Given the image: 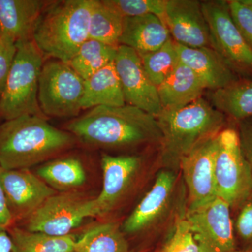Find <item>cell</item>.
<instances>
[{"label":"cell","mask_w":252,"mask_h":252,"mask_svg":"<svg viewBox=\"0 0 252 252\" xmlns=\"http://www.w3.org/2000/svg\"><path fill=\"white\" fill-rule=\"evenodd\" d=\"M67 129L84 143L106 148L160 144L162 137L157 118L129 104L94 107L74 119Z\"/></svg>","instance_id":"6da1fadb"},{"label":"cell","mask_w":252,"mask_h":252,"mask_svg":"<svg viewBox=\"0 0 252 252\" xmlns=\"http://www.w3.org/2000/svg\"><path fill=\"white\" fill-rule=\"evenodd\" d=\"M161 132L158 164L180 172L182 158L197 145L223 130L225 116L200 97L185 107L164 111L157 117Z\"/></svg>","instance_id":"7a4b0ae2"},{"label":"cell","mask_w":252,"mask_h":252,"mask_svg":"<svg viewBox=\"0 0 252 252\" xmlns=\"http://www.w3.org/2000/svg\"><path fill=\"white\" fill-rule=\"evenodd\" d=\"M70 132L51 125L45 118L27 115L0 124V167L29 169L70 148Z\"/></svg>","instance_id":"3957f363"},{"label":"cell","mask_w":252,"mask_h":252,"mask_svg":"<svg viewBox=\"0 0 252 252\" xmlns=\"http://www.w3.org/2000/svg\"><path fill=\"white\" fill-rule=\"evenodd\" d=\"M94 0L51 3L41 15L32 40L43 56L68 63L89 39Z\"/></svg>","instance_id":"277c9868"},{"label":"cell","mask_w":252,"mask_h":252,"mask_svg":"<svg viewBox=\"0 0 252 252\" xmlns=\"http://www.w3.org/2000/svg\"><path fill=\"white\" fill-rule=\"evenodd\" d=\"M187 191L180 172L161 169L152 188L123 223L124 233L130 235L158 231L185 215Z\"/></svg>","instance_id":"5b68a950"},{"label":"cell","mask_w":252,"mask_h":252,"mask_svg":"<svg viewBox=\"0 0 252 252\" xmlns=\"http://www.w3.org/2000/svg\"><path fill=\"white\" fill-rule=\"evenodd\" d=\"M44 56L32 39L16 43V53L0 97V119L23 116L45 118L38 101L39 79Z\"/></svg>","instance_id":"8992f818"},{"label":"cell","mask_w":252,"mask_h":252,"mask_svg":"<svg viewBox=\"0 0 252 252\" xmlns=\"http://www.w3.org/2000/svg\"><path fill=\"white\" fill-rule=\"evenodd\" d=\"M217 196L235 210L252 192V173L242 151L238 132L220 131L215 162Z\"/></svg>","instance_id":"52a82bcc"},{"label":"cell","mask_w":252,"mask_h":252,"mask_svg":"<svg viewBox=\"0 0 252 252\" xmlns=\"http://www.w3.org/2000/svg\"><path fill=\"white\" fill-rule=\"evenodd\" d=\"M84 88V79L67 63L59 60L44 63L38 89L41 112L46 117H78Z\"/></svg>","instance_id":"ba28073f"},{"label":"cell","mask_w":252,"mask_h":252,"mask_svg":"<svg viewBox=\"0 0 252 252\" xmlns=\"http://www.w3.org/2000/svg\"><path fill=\"white\" fill-rule=\"evenodd\" d=\"M212 48L236 74H252V50L232 18L228 1H201Z\"/></svg>","instance_id":"9c48e42d"},{"label":"cell","mask_w":252,"mask_h":252,"mask_svg":"<svg viewBox=\"0 0 252 252\" xmlns=\"http://www.w3.org/2000/svg\"><path fill=\"white\" fill-rule=\"evenodd\" d=\"M96 215L94 199L74 191L61 192L46 199L27 219L26 229L64 236L89 217Z\"/></svg>","instance_id":"30bf717a"},{"label":"cell","mask_w":252,"mask_h":252,"mask_svg":"<svg viewBox=\"0 0 252 252\" xmlns=\"http://www.w3.org/2000/svg\"><path fill=\"white\" fill-rule=\"evenodd\" d=\"M230 210L218 196L187 209L185 219L200 252H231L238 248Z\"/></svg>","instance_id":"8fae6325"},{"label":"cell","mask_w":252,"mask_h":252,"mask_svg":"<svg viewBox=\"0 0 252 252\" xmlns=\"http://www.w3.org/2000/svg\"><path fill=\"white\" fill-rule=\"evenodd\" d=\"M219 134L199 143L181 162L180 172L187 189V208L198 206L217 196L215 162Z\"/></svg>","instance_id":"7c38bea8"},{"label":"cell","mask_w":252,"mask_h":252,"mask_svg":"<svg viewBox=\"0 0 252 252\" xmlns=\"http://www.w3.org/2000/svg\"><path fill=\"white\" fill-rule=\"evenodd\" d=\"M126 104L157 118L162 108L157 86L144 70L140 55L127 46L118 47L114 60Z\"/></svg>","instance_id":"4fadbf2b"},{"label":"cell","mask_w":252,"mask_h":252,"mask_svg":"<svg viewBox=\"0 0 252 252\" xmlns=\"http://www.w3.org/2000/svg\"><path fill=\"white\" fill-rule=\"evenodd\" d=\"M103 185L94 198L96 215H107L123 203L140 178L143 160L138 156L104 154L101 159Z\"/></svg>","instance_id":"5bb4252c"},{"label":"cell","mask_w":252,"mask_h":252,"mask_svg":"<svg viewBox=\"0 0 252 252\" xmlns=\"http://www.w3.org/2000/svg\"><path fill=\"white\" fill-rule=\"evenodd\" d=\"M0 179L14 221L27 220L46 199L56 193L29 169L1 168Z\"/></svg>","instance_id":"9a60e30c"},{"label":"cell","mask_w":252,"mask_h":252,"mask_svg":"<svg viewBox=\"0 0 252 252\" xmlns=\"http://www.w3.org/2000/svg\"><path fill=\"white\" fill-rule=\"evenodd\" d=\"M162 20L173 41L191 48H212L210 31L197 0H166Z\"/></svg>","instance_id":"2e32d148"},{"label":"cell","mask_w":252,"mask_h":252,"mask_svg":"<svg viewBox=\"0 0 252 252\" xmlns=\"http://www.w3.org/2000/svg\"><path fill=\"white\" fill-rule=\"evenodd\" d=\"M175 46L180 62L198 76L206 89L218 90L238 80L236 73L212 48H191L176 42Z\"/></svg>","instance_id":"e0dca14e"},{"label":"cell","mask_w":252,"mask_h":252,"mask_svg":"<svg viewBox=\"0 0 252 252\" xmlns=\"http://www.w3.org/2000/svg\"><path fill=\"white\" fill-rule=\"evenodd\" d=\"M50 4L41 0H0L1 35L16 43L32 39L41 15Z\"/></svg>","instance_id":"ac0fdd59"},{"label":"cell","mask_w":252,"mask_h":252,"mask_svg":"<svg viewBox=\"0 0 252 252\" xmlns=\"http://www.w3.org/2000/svg\"><path fill=\"white\" fill-rule=\"evenodd\" d=\"M171 38L163 21L158 16L147 14L124 18L119 46H127L138 54L160 49Z\"/></svg>","instance_id":"d6986e66"},{"label":"cell","mask_w":252,"mask_h":252,"mask_svg":"<svg viewBox=\"0 0 252 252\" xmlns=\"http://www.w3.org/2000/svg\"><path fill=\"white\" fill-rule=\"evenodd\" d=\"M205 89L198 76L180 61L173 72L158 87L162 110L185 107L201 97Z\"/></svg>","instance_id":"ffe728a7"},{"label":"cell","mask_w":252,"mask_h":252,"mask_svg":"<svg viewBox=\"0 0 252 252\" xmlns=\"http://www.w3.org/2000/svg\"><path fill=\"white\" fill-rule=\"evenodd\" d=\"M126 102L114 61L84 80L82 109L100 107H122Z\"/></svg>","instance_id":"44dd1931"},{"label":"cell","mask_w":252,"mask_h":252,"mask_svg":"<svg viewBox=\"0 0 252 252\" xmlns=\"http://www.w3.org/2000/svg\"><path fill=\"white\" fill-rule=\"evenodd\" d=\"M211 104L237 122L252 117V80H240L214 91Z\"/></svg>","instance_id":"7402d4cb"},{"label":"cell","mask_w":252,"mask_h":252,"mask_svg":"<svg viewBox=\"0 0 252 252\" xmlns=\"http://www.w3.org/2000/svg\"><path fill=\"white\" fill-rule=\"evenodd\" d=\"M75 252H131L122 227L108 221L91 227L77 239Z\"/></svg>","instance_id":"603a6c76"},{"label":"cell","mask_w":252,"mask_h":252,"mask_svg":"<svg viewBox=\"0 0 252 252\" xmlns=\"http://www.w3.org/2000/svg\"><path fill=\"white\" fill-rule=\"evenodd\" d=\"M36 175L55 190L72 191L85 184L84 165L75 158H65L47 162L39 167Z\"/></svg>","instance_id":"cb8c5ba5"},{"label":"cell","mask_w":252,"mask_h":252,"mask_svg":"<svg viewBox=\"0 0 252 252\" xmlns=\"http://www.w3.org/2000/svg\"><path fill=\"white\" fill-rule=\"evenodd\" d=\"M8 233L13 252H75L77 238L72 234L54 236L19 227H12Z\"/></svg>","instance_id":"d4e9b609"},{"label":"cell","mask_w":252,"mask_h":252,"mask_svg":"<svg viewBox=\"0 0 252 252\" xmlns=\"http://www.w3.org/2000/svg\"><path fill=\"white\" fill-rule=\"evenodd\" d=\"M124 18L106 4L104 0H94L91 12L89 39L118 48Z\"/></svg>","instance_id":"484cf974"},{"label":"cell","mask_w":252,"mask_h":252,"mask_svg":"<svg viewBox=\"0 0 252 252\" xmlns=\"http://www.w3.org/2000/svg\"><path fill=\"white\" fill-rule=\"evenodd\" d=\"M118 48L94 39H87L67 63L79 77L86 80L115 60Z\"/></svg>","instance_id":"4316f807"},{"label":"cell","mask_w":252,"mask_h":252,"mask_svg":"<svg viewBox=\"0 0 252 252\" xmlns=\"http://www.w3.org/2000/svg\"><path fill=\"white\" fill-rule=\"evenodd\" d=\"M140 56L144 70L157 88L170 75L180 63L175 42L172 38L157 51L140 54Z\"/></svg>","instance_id":"83f0119b"},{"label":"cell","mask_w":252,"mask_h":252,"mask_svg":"<svg viewBox=\"0 0 252 252\" xmlns=\"http://www.w3.org/2000/svg\"><path fill=\"white\" fill-rule=\"evenodd\" d=\"M123 18L154 14L162 19L166 0H104Z\"/></svg>","instance_id":"f1b7e54d"},{"label":"cell","mask_w":252,"mask_h":252,"mask_svg":"<svg viewBox=\"0 0 252 252\" xmlns=\"http://www.w3.org/2000/svg\"><path fill=\"white\" fill-rule=\"evenodd\" d=\"M185 216L176 220L170 238L158 252H200Z\"/></svg>","instance_id":"f546056e"},{"label":"cell","mask_w":252,"mask_h":252,"mask_svg":"<svg viewBox=\"0 0 252 252\" xmlns=\"http://www.w3.org/2000/svg\"><path fill=\"white\" fill-rule=\"evenodd\" d=\"M235 210L233 220L235 238L241 243V248L252 249V192Z\"/></svg>","instance_id":"4dcf8cb0"},{"label":"cell","mask_w":252,"mask_h":252,"mask_svg":"<svg viewBox=\"0 0 252 252\" xmlns=\"http://www.w3.org/2000/svg\"><path fill=\"white\" fill-rule=\"evenodd\" d=\"M228 6L233 21L252 50V10L245 0H230Z\"/></svg>","instance_id":"1f68e13d"},{"label":"cell","mask_w":252,"mask_h":252,"mask_svg":"<svg viewBox=\"0 0 252 252\" xmlns=\"http://www.w3.org/2000/svg\"><path fill=\"white\" fill-rule=\"evenodd\" d=\"M16 53V43L8 36H0V97L4 90Z\"/></svg>","instance_id":"d6a6232c"},{"label":"cell","mask_w":252,"mask_h":252,"mask_svg":"<svg viewBox=\"0 0 252 252\" xmlns=\"http://www.w3.org/2000/svg\"><path fill=\"white\" fill-rule=\"evenodd\" d=\"M238 135L242 151L252 173V122H240Z\"/></svg>","instance_id":"836d02e7"},{"label":"cell","mask_w":252,"mask_h":252,"mask_svg":"<svg viewBox=\"0 0 252 252\" xmlns=\"http://www.w3.org/2000/svg\"><path fill=\"white\" fill-rule=\"evenodd\" d=\"M14 222L0 179V232L8 231L10 228H12Z\"/></svg>","instance_id":"e575fe53"},{"label":"cell","mask_w":252,"mask_h":252,"mask_svg":"<svg viewBox=\"0 0 252 252\" xmlns=\"http://www.w3.org/2000/svg\"><path fill=\"white\" fill-rule=\"evenodd\" d=\"M0 252H13V243L8 231L0 232Z\"/></svg>","instance_id":"d590c367"},{"label":"cell","mask_w":252,"mask_h":252,"mask_svg":"<svg viewBox=\"0 0 252 252\" xmlns=\"http://www.w3.org/2000/svg\"><path fill=\"white\" fill-rule=\"evenodd\" d=\"M231 252H252V249L237 248Z\"/></svg>","instance_id":"8d00e7d4"},{"label":"cell","mask_w":252,"mask_h":252,"mask_svg":"<svg viewBox=\"0 0 252 252\" xmlns=\"http://www.w3.org/2000/svg\"><path fill=\"white\" fill-rule=\"evenodd\" d=\"M245 2L250 6V7L251 8L252 10V0H245Z\"/></svg>","instance_id":"74e56055"},{"label":"cell","mask_w":252,"mask_h":252,"mask_svg":"<svg viewBox=\"0 0 252 252\" xmlns=\"http://www.w3.org/2000/svg\"><path fill=\"white\" fill-rule=\"evenodd\" d=\"M1 35V26H0V36Z\"/></svg>","instance_id":"f35d334b"}]
</instances>
